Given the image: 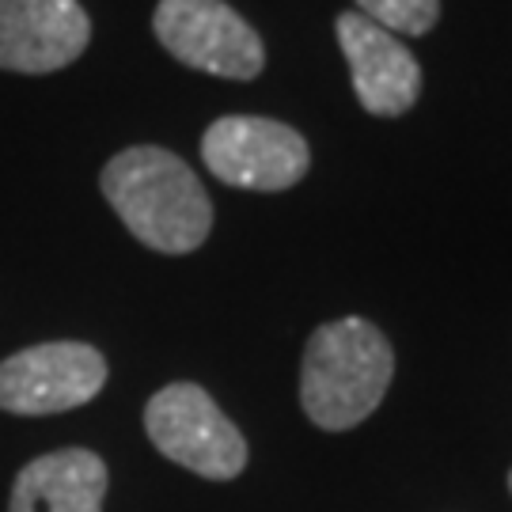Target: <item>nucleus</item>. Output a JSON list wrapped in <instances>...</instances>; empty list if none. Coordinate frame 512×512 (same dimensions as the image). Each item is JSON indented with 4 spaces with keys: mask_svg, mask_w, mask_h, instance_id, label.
I'll use <instances>...</instances> for the list:
<instances>
[{
    "mask_svg": "<svg viewBox=\"0 0 512 512\" xmlns=\"http://www.w3.org/2000/svg\"><path fill=\"white\" fill-rule=\"evenodd\" d=\"M99 190L133 239L160 255H190L213 232V202L183 156L133 145L110 156Z\"/></svg>",
    "mask_w": 512,
    "mask_h": 512,
    "instance_id": "1",
    "label": "nucleus"
},
{
    "mask_svg": "<svg viewBox=\"0 0 512 512\" xmlns=\"http://www.w3.org/2000/svg\"><path fill=\"white\" fill-rule=\"evenodd\" d=\"M395 376V349L368 319L323 323L304 346L300 406L319 429L346 433L384 403Z\"/></svg>",
    "mask_w": 512,
    "mask_h": 512,
    "instance_id": "2",
    "label": "nucleus"
},
{
    "mask_svg": "<svg viewBox=\"0 0 512 512\" xmlns=\"http://www.w3.org/2000/svg\"><path fill=\"white\" fill-rule=\"evenodd\" d=\"M145 433L171 463L213 482L243 475L247 440L198 384H167L145 406Z\"/></svg>",
    "mask_w": 512,
    "mask_h": 512,
    "instance_id": "3",
    "label": "nucleus"
},
{
    "mask_svg": "<svg viewBox=\"0 0 512 512\" xmlns=\"http://www.w3.org/2000/svg\"><path fill=\"white\" fill-rule=\"evenodd\" d=\"M152 31L167 54L224 80H255L266 69L258 31L224 0H160Z\"/></svg>",
    "mask_w": 512,
    "mask_h": 512,
    "instance_id": "4",
    "label": "nucleus"
},
{
    "mask_svg": "<svg viewBox=\"0 0 512 512\" xmlns=\"http://www.w3.org/2000/svg\"><path fill=\"white\" fill-rule=\"evenodd\" d=\"M202 160L213 179L239 190H289L311 167V148L304 133L277 118L228 114L217 118L202 137Z\"/></svg>",
    "mask_w": 512,
    "mask_h": 512,
    "instance_id": "5",
    "label": "nucleus"
},
{
    "mask_svg": "<svg viewBox=\"0 0 512 512\" xmlns=\"http://www.w3.org/2000/svg\"><path fill=\"white\" fill-rule=\"evenodd\" d=\"M107 384V357L88 342H42L0 361V410L42 418L92 403Z\"/></svg>",
    "mask_w": 512,
    "mask_h": 512,
    "instance_id": "6",
    "label": "nucleus"
},
{
    "mask_svg": "<svg viewBox=\"0 0 512 512\" xmlns=\"http://www.w3.org/2000/svg\"><path fill=\"white\" fill-rule=\"evenodd\" d=\"M92 42L80 0H0V69L46 76L69 69Z\"/></svg>",
    "mask_w": 512,
    "mask_h": 512,
    "instance_id": "7",
    "label": "nucleus"
},
{
    "mask_svg": "<svg viewBox=\"0 0 512 512\" xmlns=\"http://www.w3.org/2000/svg\"><path fill=\"white\" fill-rule=\"evenodd\" d=\"M334 31H338V46L349 61L353 92L368 114L399 118L418 103L421 65L403 46V38L376 27L361 12H342Z\"/></svg>",
    "mask_w": 512,
    "mask_h": 512,
    "instance_id": "8",
    "label": "nucleus"
},
{
    "mask_svg": "<svg viewBox=\"0 0 512 512\" xmlns=\"http://www.w3.org/2000/svg\"><path fill=\"white\" fill-rule=\"evenodd\" d=\"M107 482V463L88 448L46 452L16 475L8 512H103Z\"/></svg>",
    "mask_w": 512,
    "mask_h": 512,
    "instance_id": "9",
    "label": "nucleus"
},
{
    "mask_svg": "<svg viewBox=\"0 0 512 512\" xmlns=\"http://www.w3.org/2000/svg\"><path fill=\"white\" fill-rule=\"evenodd\" d=\"M357 12L391 35H425L440 16V0H357Z\"/></svg>",
    "mask_w": 512,
    "mask_h": 512,
    "instance_id": "10",
    "label": "nucleus"
},
{
    "mask_svg": "<svg viewBox=\"0 0 512 512\" xmlns=\"http://www.w3.org/2000/svg\"><path fill=\"white\" fill-rule=\"evenodd\" d=\"M509 490H512V475H509Z\"/></svg>",
    "mask_w": 512,
    "mask_h": 512,
    "instance_id": "11",
    "label": "nucleus"
}]
</instances>
